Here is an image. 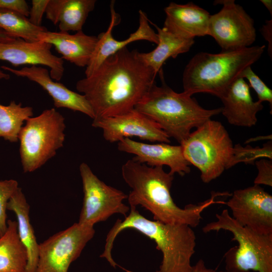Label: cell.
I'll list each match as a JSON object with an SVG mask.
<instances>
[{"label":"cell","mask_w":272,"mask_h":272,"mask_svg":"<svg viewBox=\"0 0 272 272\" xmlns=\"http://www.w3.org/2000/svg\"><path fill=\"white\" fill-rule=\"evenodd\" d=\"M241 78L247 80L249 87L252 88L256 92L258 101L262 103L267 101L272 108V91L260 78L252 71L251 66L245 69L241 75Z\"/></svg>","instance_id":"f1b7e54d"},{"label":"cell","mask_w":272,"mask_h":272,"mask_svg":"<svg viewBox=\"0 0 272 272\" xmlns=\"http://www.w3.org/2000/svg\"><path fill=\"white\" fill-rule=\"evenodd\" d=\"M0 28L13 38L28 41H37L39 34L47 29L36 26L22 14L10 10H0Z\"/></svg>","instance_id":"484cf974"},{"label":"cell","mask_w":272,"mask_h":272,"mask_svg":"<svg viewBox=\"0 0 272 272\" xmlns=\"http://www.w3.org/2000/svg\"><path fill=\"white\" fill-rule=\"evenodd\" d=\"M92 125L101 128L103 138L110 143L135 137L151 142L170 143V138L156 122L134 109L120 115L93 119Z\"/></svg>","instance_id":"4fadbf2b"},{"label":"cell","mask_w":272,"mask_h":272,"mask_svg":"<svg viewBox=\"0 0 272 272\" xmlns=\"http://www.w3.org/2000/svg\"><path fill=\"white\" fill-rule=\"evenodd\" d=\"M258 173L254 179V184L272 186V160L262 158L255 161Z\"/></svg>","instance_id":"f546056e"},{"label":"cell","mask_w":272,"mask_h":272,"mask_svg":"<svg viewBox=\"0 0 272 272\" xmlns=\"http://www.w3.org/2000/svg\"><path fill=\"white\" fill-rule=\"evenodd\" d=\"M63 0H49L45 10L46 17L54 25L58 24V18Z\"/></svg>","instance_id":"d6a6232c"},{"label":"cell","mask_w":272,"mask_h":272,"mask_svg":"<svg viewBox=\"0 0 272 272\" xmlns=\"http://www.w3.org/2000/svg\"><path fill=\"white\" fill-rule=\"evenodd\" d=\"M216 217L217 220L205 225L202 231H228L238 243L224 255L226 271L272 272V234H259L240 225L227 209Z\"/></svg>","instance_id":"8992f818"},{"label":"cell","mask_w":272,"mask_h":272,"mask_svg":"<svg viewBox=\"0 0 272 272\" xmlns=\"http://www.w3.org/2000/svg\"><path fill=\"white\" fill-rule=\"evenodd\" d=\"M38 40L53 46L62 58L79 67L88 64L98 41L95 36L88 35L83 31L71 34L66 32L46 30L38 35Z\"/></svg>","instance_id":"ffe728a7"},{"label":"cell","mask_w":272,"mask_h":272,"mask_svg":"<svg viewBox=\"0 0 272 272\" xmlns=\"http://www.w3.org/2000/svg\"><path fill=\"white\" fill-rule=\"evenodd\" d=\"M190 272H227L225 271H218L207 267L202 259H199L194 265H192Z\"/></svg>","instance_id":"e575fe53"},{"label":"cell","mask_w":272,"mask_h":272,"mask_svg":"<svg viewBox=\"0 0 272 272\" xmlns=\"http://www.w3.org/2000/svg\"><path fill=\"white\" fill-rule=\"evenodd\" d=\"M114 1L110 5L111 19L109 27L105 32L98 36V41L89 62L85 70L86 77L91 76L110 56L127 47L130 43L138 40H147L156 44L158 43L157 33L150 25V20L146 14L140 10L139 25L137 30L123 40L118 41L112 36V31L120 21V16L114 9Z\"/></svg>","instance_id":"9a60e30c"},{"label":"cell","mask_w":272,"mask_h":272,"mask_svg":"<svg viewBox=\"0 0 272 272\" xmlns=\"http://www.w3.org/2000/svg\"><path fill=\"white\" fill-rule=\"evenodd\" d=\"M161 71L159 73L162 85L155 83L134 109L154 120L169 138L180 144L192 128L220 114L222 109H205L191 96L175 92L165 83Z\"/></svg>","instance_id":"5b68a950"},{"label":"cell","mask_w":272,"mask_h":272,"mask_svg":"<svg viewBox=\"0 0 272 272\" xmlns=\"http://www.w3.org/2000/svg\"><path fill=\"white\" fill-rule=\"evenodd\" d=\"M265 45L221 51L196 54L185 66L183 76V92L192 96L207 93L219 98L238 78L262 55Z\"/></svg>","instance_id":"277c9868"},{"label":"cell","mask_w":272,"mask_h":272,"mask_svg":"<svg viewBox=\"0 0 272 272\" xmlns=\"http://www.w3.org/2000/svg\"><path fill=\"white\" fill-rule=\"evenodd\" d=\"M18 182L14 179L0 181V236L7 228V205L19 188Z\"/></svg>","instance_id":"83f0119b"},{"label":"cell","mask_w":272,"mask_h":272,"mask_svg":"<svg viewBox=\"0 0 272 272\" xmlns=\"http://www.w3.org/2000/svg\"><path fill=\"white\" fill-rule=\"evenodd\" d=\"M186 161L196 167L200 178L209 183L232 167L234 148L230 135L219 121L208 120L180 144Z\"/></svg>","instance_id":"52a82bcc"},{"label":"cell","mask_w":272,"mask_h":272,"mask_svg":"<svg viewBox=\"0 0 272 272\" xmlns=\"http://www.w3.org/2000/svg\"><path fill=\"white\" fill-rule=\"evenodd\" d=\"M0 10L15 11L29 16V8L25 0H0Z\"/></svg>","instance_id":"1f68e13d"},{"label":"cell","mask_w":272,"mask_h":272,"mask_svg":"<svg viewBox=\"0 0 272 272\" xmlns=\"http://www.w3.org/2000/svg\"><path fill=\"white\" fill-rule=\"evenodd\" d=\"M95 0H63L58 18L60 32L82 31L89 13L95 6Z\"/></svg>","instance_id":"d4e9b609"},{"label":"cell","mask_w":272,"mask_h":272,"mask_svg":"<svg viewBox=\"0 0 272 272\" xmlns=\"http://www.w3.org/2000/svg\"><path fill=\"white\" fill-rule=\"evenodd\" d=\"M121 174L131 189L127 198L130 207L140 206L153 215L154 221L163 223L195 227L206 209L215 203H223L216 201V198L224 193L214 192L210 198L198 204L179 208L170 193L174 175L165 172L163 166H149L133 158L122 165Z\"/></svg>","instance_id":"7a4b0ae2"},{"label":"cell","mask_w":272,"mask_h":272,"mask_svg":"<svg viewBox=\"0 0 272 272\" xmlns=\"http://www.w3.org/2000/svg\"><path fill=\"white\" fill-rule=\"evenodd\" d=\"M166 18L163 28L185 39H194L208 34L211 15L190 2L181 5L170 3L164 9Z\"/></svg>","instance_id":"d6986e66"},{"label":"cell","mask_w":272,"mask_h":272,"mask_svg":"<svg viewBox=\"0 0 272 272\" xmlns=\"http://www.w3.org/2000/svg\"><path fill=\"white\" fill-rule=\"evenodd\" d=\"M64 118L54 108L29 117L20 131V155L24 172L40 168L63 147Z\"/></svg>","instance_id":"ba28073f"},{"label":"cell","mask_w":272,"mask_h":272,"mask_svg":"<svg viewBox=\"0 0 272 272\" xmlns=\"http://www.w3.org/2000/svg\"><path fill=\"white\" fill-rule=\"evenodd\" d=\"M95 233L94 227L76 223L51 236L39 244L35 272H68Z\"/></svg>","instance_id":"30bf717a"},{"label":"cell","mask_w":272,"mask_h":272,"mask_svg":"<svg viewBox=\"0 0 272 272\" xmlns=\"http://www.w3.org/2000/svg\"><path fill=\"white\" fill-rule=\"evenodd\" d=\"M33 108L12 101L7 106L0 104V137L12 143L18 141L24 123L33 116Z\"/></svg>","instance_id":"cb8c5ba5"},{"label":"cell","mask_w":272,"mask_h":272,"mask_svg":"<svg viewBox=\"0 0 272 272\" xmlns=\"http://www.w3.org/2000/svg\"><path fill=\"white\" fill-rule=\"evenodd\" d=\"M1 68L16 76L27 78L38 84L51 97L55 107L79 111L94 119L93 109L85 96L70 90L61 83L53 81L48 70L45 67L39 65H31L16 70L2 65Z\"/></svg>","instance_id":"e0dca14e"},{"label":"cell","mask_w":272,"mask_h":272,"mask_svg":"<svg viewBox=\"0 0 272 272\" xmlns=\"http://www.w3.org/2000/svg\"><path fill=\"white\" fill-rule=\"evenodd\" d=\"M117 148L119 151L134 155V159L149 166H167L173 175L177 173L183 176L190 172V164L185 159L180 145L146 144L127 138L118 142Z\"/></svg>","instance_id":"2e32d148"},{"label":"cell","mask_w":272,"mask_h":272,"mask_svg":"<svg viewBox=\"0 0 272 272\" xmlns=\"http://www.w3.org/2000/svg\"><path fill=\"white\" fill-rule=\"evenodd\" d=\"M133 229L154 240L162 253V260L157 272H190L191 258L195 253L196 237L190 226L184 224H165L147 219L135 207H130L123 220L118 219L108 232L103 252L104 258L111 266L116 265L112 250L118 234L125 229Z\"/></svg>","instance_id":"3957f363"},{"label":"cell","mask_w":272,"mask_h":272,"mask_svg":"<svg viewBox=\"0 0 272 272\" xmlns=\"http://www.w3.org/2000/svg\"><path fill=\"white\" fill-rule=\"evenodd\" d=\"M49 0H32L28 18L33 25L41 26L43 14L45 13Z\"/></svg>","instance_id":"4dcf8cb0"},{"label":"cell","mask_w":272,"mask_h":272,"mask_svg":"<svg viewBox=\"0 0 272 272\" xmlns=\"http://www.w3.org/2000/svg\"><path fill=\"white\" fill-rule=\"evenodd\" d=\"M127 47L108 57L91 76L76 83L94 114L93 119L122 114L135 105L155 84L156 74Z\"/></svg>","instance_id":"6da1fadb"},{"label":"cell","mask_w":272,"mask_h":272,"mask_svg":"<svg viewBox=\"0 0 272 272\" xmlns=\"http://www.w3.org/2000/svg\"><path fill=\"white\" fill-rule=\"evenodd\" d=\"M6 32L0 28V41H6L13 38ZM10 78L9 74H7L0 67V80H9Z\"/></svg>","instance_id":"d590c367"},{"label":"cell","mask_w":272,"mask_h":272,"mask_svg":"<svg viewBox=\"0 0 272 272\" xmlns=\"http://www.w3.org/2000/svg\"><path fill=\"white\" fill-rule=\"evenodd\" d=\"M222 4L217 13L211 15L208 34L216 40L222 51L251 46L256 39L253 19L234 0L216 1Z\"/></svg>","instance_id":"8fae6325"},{"label":"cell","mask_w":272,"mask_h":272,"mask_svg":"<svg viewBox=\"0 0 272 272\" xmlns=\"http://www.w3.org/2000/svg\"><path fill=\"white\" fill-rule=\"evenodd\" d=\"M157 30V46L148 53L139 52L140 58L157 75L165 62L170 57L176 58L179 54L189 50L194 44V39H185L177 36L164 28H161L150 21Z\"/></svg>","instance_id":"7402d4cb"},{"label":"cell","mask_w":272,"mask_h":272,"mask_svg":"<svg viewBox=\"0 0 272 272\" xmlns=\"http://www.w3.org/2000/svg\"><path fill=\"white\" fill-rule=\"evenodd\" d=\"M26 249L20 241L17 221H7V230L0 236V272H26Z\"/></svg>","instance_id":"603a6c76"},{"label":"cell","mask_w":272,"mask_h":272,"mask_svg":"<svg viewBox=\"0 0 272 272\" xmlns=\"http://www.w3.org/2000/svg\"><path fill=\"white\" fill-rule=\"evenodd\" d=\"M271 146V141L263 145L262 148H255L250 146L243 147L240 145H235L234 146L232 166L241 162L252 164L255 160L261 157L272 160Z\"/></svg>","instance_id":"4316f807"},{"label":"cell","mask_w":272,"mask_h":272,"mask_svg":"<svg viewBox=\"0 0 272 272\" xmlns=\"http://www.w3.org/2000/svg\"><path fill=\"white\" fill-rule=\"evenodd\" d=\"M52 46L42 41H28L13 38L0 41V60L15 67L26 64L48 66L51 78L58 81L64 74L63 60L51 52Z\"/></svg>","instance_id":"5bb4252c"},{"label":"cell","mask_w":272,"mask_h":272,"mask_svg":"<svg viewBox=\"0 0 272 272\" xmlns=\"http://www.w3.org/2000/svg\"><path fill=\"white\" fill-rule=\"evenodd\" d=\"M79 169L84 196L78 223L94 227L115 214L126 217L130 207L123 201L127 198V195L99 179L86 163H81Z\"/></svg>","instance_id":"9c48e42d"},{"label":"cell","mask_w":272,"mask_h":272,"mask_svg":"<svg viewBox=\"0 0 272 272\" xmlns=\"http://www.w3.org/2000/svg\"><path fill=\"white\" fill-rule=\"evenodd\" d=\"M224 203L240 225L259 234H272V196L259 185L235 190Z\"/></svg>","instance_id":"7c38bea8"},{"label":"cell","mask_w":272,"mask_h":272,"mask_svg":"<svg viewBox=\"0 0 272 272\" xmlns=\"http://www.w3.org/2000/svg\"><path fill=\"white\" fill-rule=\"evenodd\" d=\"M7 210L14 212L17 217L19 238L27 253L26 272H35L38 259L39 244L37 242L30 223V206L20 187L10 199Z\"/></svg>","instance_id":"44dd1931"},{"label":"cell","mask_w":272,"mask_h":272,"mask_svg":"<svg viewBox=\"0 0 272 272\" xmlns=\"http://www.w3.org/2000/svg\"><path fill=\"white\" fill-rule=\"evenodd\" d=\"M262 35L268 42V52L271 58L272 54V20H267L260 30Z\"/></svg>","instance_id":"836d02e7"},{"label":"cell","mask_w":272,"mask_h":272,"mask_svg":"<svg viewBox=\"0 0 272 272\" xmlns=\"http://www.w3.org/2000/svg\"><path fill=\"white\" fill-rule=\"evenodd\" d=\"M265 8L269 11L270 16H272V1L271 0H260Z\"/></svg>","instance_id":"8d00e7d4"},{"label":"cell","mask_w":272,"mask_h":272,"mask_svg":"<svg viewBox=\"0 0 272 272\" xmlns=\"http://www.w3.org/2000/svg\"><path fill=\"white\" fill-rule=\"evenodd\" d=\"M249 88L245 80L239 78L220 98L223 104L221 113L230 124L248 127L256 124V114L263 106L262 103L253 100Z\"/></svg>","instance_id":"ac0fdd59"}]
</instances>
